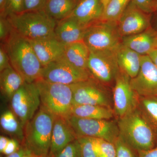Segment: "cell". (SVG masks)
<instances>
[{
	"mask_svg": "<svg viewBox=\"0 0 157 157\" xmlns=\"http://www.w3.org/2000/svg\"><path fill=\"white\" fill-rule=\"evenodd\" d=\"M2 43L11 67L25 82L33 83L41 78L43 67L29 40L12 29L9 38Z\"/></svg>",
	"mask_w": 157,
	"mask_h": 157,
	"instance_id": "obj_1",
	"label": "cell"
},
{
	"mask_svg": "<svg viewBox=\"0 0 157 157\" xmlns=\"http://www.w3.org/2000/svg\"><path fill=\"white\" fill-rule=\"evenodd\" d=\"M119 136L136 151L157 146V132L139 106L117 122Z\"/></svg>",
	"mask_w": 157,
	"mask_h": 157,
	"instance_id": "obj_2",
	"label": "cell"
},
{
	"mask_svg": "<svg viewBox=\"0 0 157 157\" xmlns=\"http://www.w3.org/2000/svg\"><path fill=\"white\" fill-rule=\"evenodd\" d=\"M56 117L41 105L33 118L25 126L24 144L34 155L48 157Z\"/></svg>",
	"mask_w": 157,
	"mask_h": 157,
	"instance_id": "obj_3",
	"label": "cell"
},
{
	"mask_svg": "<svg viewBox=\"0 0 157 157\" xmlns=\"http://www.w3.org/2000/svg\"><path fill=\"white\" fill-rule=\"evenodd\" d=\"M6 17L13 29L29 41L55 38L57 21L44 10L25 11Z\"/></svg>",
	"mask_w": 157,
	"mask_h": 157,
	"instance_id": "obj_4",
	"label": "cell"
},
{
	"mask_svg": "<svg viewBox=\"0 0 157 157\" xmlns=\"http://www.w3.org/2000/svg\"><path fill=\"white\" fill-rule=\"evenodd\" d=\"M35 82L42 107L55 116L65 118L70 116L73 106V92L70 85L49 82L42 78Z\"/></svg>",
	"mask_w": 157,
	"mask_h": 157,
	"instance_id": "obj_5",
	"label": "cell"
},
{
	"mask_svg": "<svg viewBox=\"0 0 157 157\" xmlns=\"http://www.w3.org/2000/svg\"><path fill=\"white\" fill-rule=\"evenodd\" d=\"M83 41L90 51L116 50L122 43L117 22L100 20L86 28Z\"/></svg>",
	"mask_w": 157,
	"mask_h": 157,
	"instance_id": "obj_6",
	"label": "cell"
},
{
	"mask_svg": "<svg viewBox=\"0 0 157 157\" xmlns=\"http://www.w3.org/2000/svg\"><path fill=\"white\" fill-rule=\"evenodd\" d=\"M77 138L90 137L114 143L119 136L117 123L109 120L91 119L70 116L66 118Z\"/></svg>",
	"mask_w": 157,
	"mask_h": 157,
	"instance_id": "obj_7",
	"label": "cell"
},
{
	"mask_svg": "<svg viewBox=\"0 0 157 157\" xmlns=\"http://www.w3.org/2000/svg\"><path fill=\"white\" fill-rule=\"evenodd\" d=\"M11 109L24 128L41 106L39 90L35 82H25L11 100Z\"/></svg>",
	"mask_w": 157,
	"mask_h": 157,
	"instance_id": "obj_8",
	"label": "cell"
},
{
	"mask_svg": "<svg viewBox=\"0 0 157 157\" xmlns=\"http://www.w3.org/2000/svg\"><path fill=\"white\" fill-rule=\"evenodd\" d=\"M91 77L88 71L74 67L63 56L43 67L41 78L49 82L70 85Z\"/></svg>",
	"mask_w": 157,
	"mask_h": 157,
	"instance_id": "obj_9",
	"label": "cell"
},
{
	"mask_svg": "<svg viewBox=\"0 0 157 157\" xmlns=\"http://www.w3.org/2000/svg\"><path fill=\"white\" fill-rule=\"evenodd\" d=\"M117 49L90 51L88 70L92 77L99 82L107 84L115 80L120 70L117 56Z\"/></svg>",
	"mask_w": 157,
	"mask_h": 157,
	"instance_id": "obj_10",
	"label": "cell"
},
{
	"mask_svg": "<svg viewBox=\"0 0 157 157\" xmlns=\"http://www.w3.org/2000/svg\"><path fill=\"white\" fill-rule=\"evenodd\" d=\"M130 79L121 70L115 78L113 91V111L118 118L131 112L139 105V96L132 88Z\"/></svg>",
	"mask_w": 157,
	"mask_h": 157,
	"instance_id": "obj_11",
	"label": "cell"
},
{
	"mask_svg": "<svg viewBox=\"0 0 157 157\" xmlns=\"http://www.w3.org/2000/svg\"><path fill=\"white\" fill-rule=\"evenodd\" d=\"M100 83L91 77L87 80L70 85L73 92V106L89 104L111 108L107 93Z\"/></svg>",
	"mask_w": 157,
	"mask_h": 157,
	"instance_id": "obj_12",
	"label": "cell"
},
{
	"mask_svg": "<svg viewBox=\"0 0 157 157\" xmlns=\"http://www.w3.org/2000/svg\"><path fill=\"white\" fill-rule=\"evenodd\" d=\"M130 83L139 97L157 96V67L148 56H141L140 71Z\"/></svg>",
	"mask_w": 157,
	"mask_h": 157,
	"instance_id": "obj_13",
	"label": "cell"
},
{
	"mask_svg": "<svg viewBox=\"0 0 157 157\" xmlns=\"http://www.w3.org/2000/svg\"><path fill=\"white\" fill-rule=\"evenodd\" d=\"M117 25L122 37L139 33L151 27L149 16L138 9L131 0L118 21Z\"/></svg>",
	"mask_w": 157,
	"mask_h": 157,
	"instance_id": "obj_14",
	"label": "cell"
},
{
	"mask_svg": "<svg viewBox=\"0 0 157 157\" xmlns=\"http://www.w3.org/2000/svg\"><path fill=\"white\" fill-rule=\"evenodd\" d=\"M77 139L74 130L66 118L56 117L52 135L48 157H54L69 143Z\"/></svg>",
	"mask_w": 157,
	"mask_h": 157,
	"instance_id": "obj_15",
	"label": "cell"
},
{
	"mask_svg": "<svg viewBox=\"0 0 157 157\" xmlns=\"http://www.w3.org/2000/svg\"><path fill=\"white\" fill-rule=\"evenodd\" d=\"M104 9L101 0H78L70 15L85 27L101 20Z\"/></svg>",
	"mask_w": 157,
	"mask_h": 157,
	"instance_id": "obj_16",
	"label": "cell"
},
{
	"mask_svg": "<svg viewBox=\"0 0 157 157\" xmlns=\"http://www.w3.org/2000/svg\"><path fill=\"white\" fill-rule=\"evenodd\" d=\"M29 42L43 67L63 56L65 45L56 38Z\"/></svg>",
	"mask_w": 157,
	"mask_h": 157,
	"instance_id": "obj_17",
	"label": "cell"
},
{
	"mask_svg": "<svg viewBox=\"0 0 157 157\" xmlns=\"http://www.w3.org/2000/svg\"><path fill=\"white\" fill-rule=\"evenodd\" d=\"M86 29L73 17L69 16L57 21L55 36L60 42L67 45L83 41Z\"/></svg>",
	"mask_w": 157,
	"mask_h": 157,
	"instance_id": "obj_18",
	"label": "cell"
},
{
	"mask_svg": "<svg viewBox=\"0 0 157 157\" xmlns=\"http://www.w3.org/2000/svg\"><path fill=\"white\" fill-rule=\"evenodd\" d=\"M157 31L150 27L139 33L122 37V44L141 56L147 55L155 48Z\"/></svg>",
	"mask_w": 157,
	"mask_h": 157,
	"instance_id": "obj_19",
	"label": "cell"
},
{
	"mask_svg": "<svg viewBox=\"0 0 157 157\" xmlns=\"http://www.w3.org/2000/svg\"><path fill=\"white\" fill-rule=\"evenodd\" d=\"M141 56L122 43L117 51L120 70L131 78L136 77L140 71Z\"/></svg>",
	"mask_w": 157,
	"mask_h": 157,
	"instance_id": "obj_20",
	"label": "cell"
},
{
	"mask_svg": "<svg viewBox=\"0 0 157 157\" xmlns=\"http://www.w3.org/2000/svg\"><path fill=\"white\" fill-rule=\"evenodd\" d=\"M90 53L89 48L82 41L65 45L63 56L74 67L88 71L87 64Z\"/></svg>",
	"mask_w": 157,
	"mask_h": 157,
	"instance_id": "obj_21",
	"label": "cell"
},
{
	"mask_svg": "<svg viewBox=\"0 0 157 157\" xmlns=\"http://www.w3.org/2000/svg\"><path fill=\"white\" fill-rule=\"evenodd\" d=\"M25 82L11 67L0 72L1 94L6 100L10 101L14 93Z\"/></svg>",
	"mask_w": 157,
	"mask_h": 157,
	"instance_id": "obj_22",
	"label": "cell"
},
{
	"mask_svg": "<svg viewBox=\"0 0 157 157\" xmlns=\"http://www.w3.org/2000/svg\"><path fill=\"white\" fill-rule=\"evenodd\" d=\"M114 114L112 108L99 105L85 104L73 106L70 116L91 119L109 120Z\"/></svg>",
	"mask_w": 157,
	"mask_h": 157,
	"instance_id": "obj_23",
	"label": "cell"
},
{
	"mask_svg": "<svg viewBox=\"0 0 157 157\" xmlns=\"http://www.w3.org/2000/svg\"><path fill=\"white\" fill-rule=\"evenodd\" d=\"M78 0H46L44 10L57 21L67 18L73 13Z\"/></svg>",
	"mask_w": 157,
	"mask_h": 157,
	"instance_id": "obj_24",
	"label": "cell"
},
{
	"mask_svg": "<svg viewBox=\"0 0 157 157\" xmlns=\"http://www.w3.org/2000/svg\"><path fill=\"white\" fill-rule=\"evenodd\" d=\"M1 128L6 134L13 136L21 142L24 140V128L11 109H6L0 117Z\"/></svg>",
	"mask_w": 157,
	"mask_h": 157,
	"instance_id": "obj_25",
	"label": "cell"
},
{
	"mask_svg": "<svg viewBox=\"0 0 157 157\" xmlns=\"http://www.w3.org/2000/svg\"><path fill=\"white\" fill-rule=\"evenodd\" d=\"M138 106L157 132V96L139 97Z\"/></svg>",
	"mask_w": 157,
	"mask_h": 157,
	"instance_id": "obj_26",
	"label": "cell"
},
{
	"mask_svg": "<svg viewBox=\"0 0 157 157\" xmlns=\"http://www.w3.org/2000/svg\"><path fill=\"white\" fill-rule=\"evenodd\" d=\"M131 0H111L101 20L117 22Z\"/></svg>",
	"mask_w": 157,
	"mask_h": 157,
	"instance_id": "obj_27",
	"label": "cell"
},
{
	"mask_svg": "<svg viewBox=\"0 0 157 157\" xmlns=\"http://www.w3.org/2000/svg\"><path fill=\"white\" fill-rule=\"evenodd\" d=\"M77 139L80 144L82 157H99L95 138L83 137Z\"/></svg>",
	"mask_w": 157,
	"mask_h": 157,
	"instance_id": "obj_28",
	"label": "cell"
},
{
	"mask_svg": "<svg viewBox=\"0 0 157 157\" xmlns=\"http://www.w3.org/2000/svg\"><path fill=\"white\" fill-rule=\"evenodd\" d=\"M116 149V157H138L134 149L129 146L120 136L113 143Z\"/></svg>",
	"mask_w": 157,
	"mask_h": 157,
	"instance_id": "obj_29",
	"label": "cell"
},
{
	"mask_svg": "<svg viewBox=\"0 0 157 157\" xmlns=\"http://www.w3.org/2000/svg\"><path fill=\"white\" fill-rule=\"evenodd\" d=\"M96 140L99 157H116L114 144L99 138H96Z\"/></svg>",
	"mask_w": 157,
	"mask_h": 157,
	"instance_id": "obj_30",
	"label": "cell"
},
{
	"mask_svg": "<svg viewBox=\"0 0 157 157\" xmlns=\"http://www.w3.org/2000/svg\"><path fill=\"white\" fill-rule=\"evenodd\" d=\"M54 157H82L80 144L77 139L69 143Z\"/></svg>",
	"mask_w": 157,
	"mask_h": 157,
	"instance_id": "obj_31",
	"label": "cell"
},
{
	"mask_svg": "<svg viewBox=\"0 0 157 157\" xmlns=\"http://www.w3.org/2000/svg\"><path fill=\"white\" fill-rule=\"evenodd\" d=\"M24 0H7L2 16L6 17L11 14H19L23 11Z\"/></svg>",
	"mask_w": 157,
	"mask_h": 157,
	"instance_id": "obj_32",
	"label": "cell"
},
{
	"mask_svg": "<svg viewBox=\"0 0 157 157\" xmlns=\"http://www.w3.org/2000/svg\"><path fill=\"white\" fill-rule=\"evenodd\" d=\"M12 26L8 18L5 17H0V39L3 43L8 39L11 31Z\"/></svg>",
	"mask_w": 157,
	"mask_h": 157,
	"instance_id": "obj_33",
	"label": "cell"
},
{
	"mask_svg": "<svg viewBox=\"0 0 157 157\" xmlns=\"http://www.w3.org/2000/svg\"><path fill=\"white\" fill-rule=\"evenodd\" d=\"M45 1L46 0H24L23 12L43 10Z\"/></svg>",
	"mask_w": 157,
	"mask_h": 157,
	"instance_id": "obj_34",
	"label": "cell"
},
{
	"mask_svg": "<svg viewBox=\"0 0 157 157\" xmlns=\"http://www.w3.org/2000/svg\"><path fill=\"white\" fill-rule=\"evenodd\" d=\"M138 9L147 14L153 13V0H131Z\"/></svg>",
	"mask_w": 157,
	"mask_h": 157,
	"instance_id": "obj_35",
	"label": "cell"
},
{
	"mask_svg": "<svg viewBox=\"0 0 157 157\" xmlns=\"http://www.w3.org/2000/svg\"><path fill=\"white\" fill-rule=\"evenodd\" d=\"M11 67L10 59L6 48L2 43H1L0 47V72L6 68Z\"/></svg>",
	"mask_w": 157,
	"mask_h": 157,
	"instance_id": "obj_36",
	"label": "cell"
},
{
	"mask_svg": "<svg viewBox=\"0 0 157 157\" xmlns=\"http://www.w3.org/2000/svg\"><path fill=\"white\" fill-rule=\"evenodd\" d=\"M20 147L19 146L18 140L16 138H11L10 139L8 145L3 154L7 156L17 151Z\"/></svg>",
	"mask_w": 157,
	"mask_h": 157,
	"instance_id": "obj_37",
	"label": "cell"
},
{
	"mask_svg": "<svg viewBox=\"0 0 157 157\" xmlns=\"http://www.w3.org/2000/svg\"><path fill=\"white\" fill-rule=\"evenodd\" d=\"M36 156L32 154L25 146L21 147L19 149L12 154L7 155L6 157H34Z\"/></svg>",
	"mask_w": 157,
	"mask_h": 157,
	"instance_id": "obj_38",
	"label": "cell"
},
{
	"mask_svg": "<svg viewBox=\"0 0 157 157\" xmlns=\"http://www.w3.org/2000/svg\"><path fill=\"white\" fill-rule=\"evenodd\" d=\"M137 153L138 157H157V146L147 151H138Z\"/></svg>",
	"mask_w": 157,
	"mask_h": 157,
	"instance_id": "obj_39",
	"label": "cell"
},
{
	"mask_svg": "<svg viewBox=\"0 0 157 157\" xmlns=\"http://www.w3.org/2000/svg\"><path fill=\"white\" fill-rule=\"evenodd\" d=\"M10 139L4 136L0 137V152L3 153L5 149L8 145Z\"/></svg>",
	"mask_w": 157,
	"mask_h": 157,
	"instance_id": "obj_40",
	"label": "cell"
},
{
	"mask_svg": "<svg viewBox=\"0 0 157 157\" xmlns=\"http://www.w3.org/2000/svg\"><path fill=\"white\" fill-rule=\"evenodd\" d=\"M147 56L151 59V61L157 67V48H155L152 49L148 54Z\"/></svg>",
	"mask_w": 157,
	"mask_h": 157,
	"instance_id": "obj_41",
	"label": "cell"
},
{
	"mask_svg": "<svg viewBox=\"0 0 157 157\" xmlns=\"http://www.w3.org/2000/svg\"><path fill=\"white\" fill-rule=\"evenodd\" d=\"M7 0H0V16H2L5 11Z\"/></svg>",
	"mask_w": 157,
	"mask_h": 157,
	"instance_id": "obj_42",
	"label": "cell"
},
{
	"mask_svg": "<svg viewBox=\"0 0 157 157\" xmlns=\"http://www.w3.org/2000/svg\"><path fill=\"white\" fill-rule=\"evenodd\" d=\"M101 4H102V6L103 7V9H104V11L105 9L107 8L111 0H101Z\"/></svg>",
	"mask_w": 157,
	"mask_h": 157,
	"instance_id": "obj_43",
	"label": "cell"
},
{
	"mask_svg": "<svg viewBox=\"0 0 157 157\" xmlns=\"http://www.w3.org/2000/svg\"><path fill=\"white\" fill-rule=\"evenodd\" d=\"M154 12H157V0H153Z\"/></svg>",
	"mask_w": 157,
	"mask_h": 157,
	"instance_id": "obj_44",
	"label": "cell"
},
{
	"mask_svg": "<svg viewBox=\"0 0 157 157\" xmlns=\"http://www.w3.org/2000/svg\"><path fill=\"white\" fill-rule=\"evenodd\" d=\"M155 48H157V36L156 38L155 42Z\"/></svg>",
	"mask_w": 157,
	"mask_h": 157,
	"instance_id": "obj_45",
	"label": "cell"
},
{
	"mask_svg": "<svg viewBox=\"0 0 157 157\" xmlns=\"http://www.w3.org/2000/svg\"><path fill=\"white\" fill-rule=\"evenodd\" d=\"M156 29H157V21L156 24Z\"/></svg>",
	"mask_w": 157,
	"mask_h": 157,
	"instance_id": "obj_46",
	"label": "cell"
},
{
	"mask_svg": "<svg viewBox=\"0 0 157 157\" xmlns=\"http://www.w3.org/2000/svg\"></svg>",
	"mask_w": 157,
	"mask_h": 157,
	"instance_id": "obj_47",
	"label": "cell"
},
{
	"mask_svg": "<svg viewBox=\"0 0 157 157\" xmlns=\"http://www.w3.org/2000/svg\"><path fill=\"white\" fill-rule=\"evenodd\" d=\"M35 157H36V156H35ZM37 157V156H36Z\"/></svg>",
	"mask_w": 157,
	"mask_h": 157,
	"instance_id": "obj_48",
	"label": "cell"
}]
</instances>
